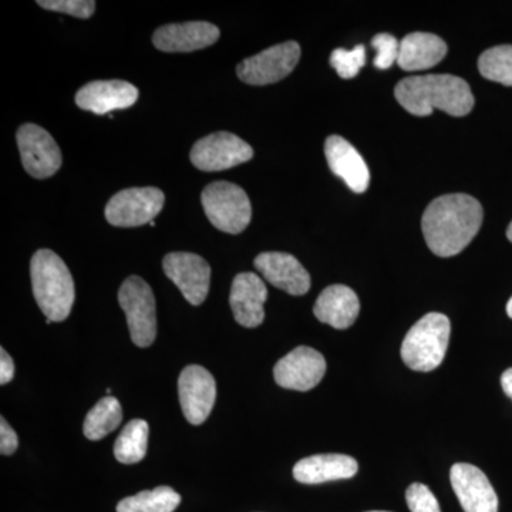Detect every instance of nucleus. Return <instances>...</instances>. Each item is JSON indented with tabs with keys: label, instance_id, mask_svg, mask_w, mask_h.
Here are the masks:
<instances>
[{
	"label": "nucleus",
	"instance_id": "1",
	"mask_svg": "<svg viewBox=\"0 0 512 512\" xmlns=\"http://www.w3.org/2000/svg\"><path fill=\"white\" fill-rule=\"evenodd\" d=\"M480 202L467 194L436 198L424 211L421 228L430 251L441 258L458 255L476 238L483 224Z\"/></svg>",
	"mask_w": 512,
	"mask_h": 512
},
{
	"label": "nucleus",
	"instance_id": "2",
	"mask_svg": "<svg viewBox=\"0 0 512 512\" xmlns=\"http://www.w3.org/2000/svg\"><path fill=\"white\" fill-rule=\"evenodd\" d=\"M394 96L404 110L417 117L430 116L434 109L464 117L476 104L466 80L453 74L406 77L397 84Z\"/></svg>",
	"mask_w": 512,
	"mask_h": 512
},
{
	"label": "nucleus",
	"instance_id": "3",
	"mask_svg": "<svg viewBox=\"0 0 512 512\" xmlns=\"http://www.w3.org/2000/svg\"><path fill=\"white\" fill-rule=\"evenodd\" d=\"M33 295L46 323L63 322L72 312L76 292L73 276L56 252L39 249L30 261Z\"/></svg>",
	"mask_w": 512,
	"mask_h": 512
},
{
	"label": "nucleus",
	"instance_id": "4",
	"mask_svg": "<svg viewBox=\"0 0 512 512\" xmlns=\"http://www.w3.org/2000/svg\"><path fill=\"white\" fill-rule=\"evenodd\" d=\"M450 319L431 312L413 326L402 345L404 365L416 372H431L443 363L450 342Z\"/></svg>",
	"mask_w": 512,
	"mask_h": 512
},
{
	"label": "nucleus",
	"instance_id": "5",
	"mask_svg": "<svg viewBox=\"0 0 512 512\" xmlns=\"http://www.w3.org/2000/svg\"><path fill=\"white\" fill-rule=\"evenodd\" d=\"M201 202L208 220L222 232L241 234L251 222V201L237 184L215 181L204 188Z\"/></svg>",
	"mask_w": 512,
	"mask_h": 512
},
{
	"label": "nucleus",
	"instance_id": "6",
	"mask_svg": "<svg viewBox=\"0 0 512 512\" xmlns=\"http://www.w3.org/2000/svg\"><path fill=\"white\" fill-rule=\"evenodd\" d=\"M119 303L126 313L131 340L138 348L153 345L157 336L156 298L140 276H128L119 289Z\"/></svg>",
	"mask_w": 512,
	"mask_h": 512
},
{
	"label": "nucleus",
	"instance_id": "7",
	"mask_svg": "<svg viewBox=\"0 0 512 512\" xmlns=\"http://www.w3.org/2000/svg\"><path fill=\"white\" fill-rule=\"evenodd\" d=\"M164 192L156 187L127 188L106 205V220L113 227L134 228L151 224L163 210Z\"/></svg>",
	"mask_w": 512,
	"mask_h": 512
},
{
	"label": "nucleus",
	"instance_id": "8",
	"mask_svg": "<svg viewBox=\"0 0 512 512\" xmlns=\"http://www.w3.org/2000/svg\"><path fill=\"white\" fill-rule=\"evenodd\" d=\"M254 157V150L242 138L228 131H218L201 138L192 147L191 163L198 170L214 173L239 164L248 163Z\"/></svg>",
	"mask_w": 512,
	"mask_h": 512
},
{
	"label": "nucleus",
	"instance_id": "9",
	"mask_svg": "<svg viewBox=\"0 0 512 512\" xmlns=\"http://www.w3.org/2000/svg\"><path fill=\"white\" fill-rule=\"evenodd\" d=\"M299 59H301V46L291 40V42L269 47L259 55L239 63L238 77L251 86L278 83L293 72Z\"/></svg>",
	"mask_w": 512,
	"mask_h": 512
},
{
	"label": "nucleus",
	"instance_id": "10",
	"mask_svg": "<svg viewBox=\"0 0 512 512\" xmlns=\"http://www.w3.org/2000/svg\"><path fill=\"white\" fill-rule=\"evenodd\" d=\"M20 158L26 173L37 180L52 177L62 167V151L55 138L37 124H23L16 133Z\"/></svg>",
	"mask_w": 512,
	"mask_h": 512
},
{
	"label": "nucleus",
	"instance_id": "11",
	"mask_svg": "<svg viewBox=\"0 0 512 512\" xmlns=\"http://www.w3.org/2000/svg\"><path fill=\"white\" fill-rule=\"evenodd\" d=\"M163 268L188 303L194 306L204 303L211 285V266L204 258L190 252H171L164 256Z\"/></svg>",
	"mask_w": 512,
	"mask_h": 512
},
{
	"label": "nucleus",
	"instance_id": "12",
	"mask_svg": "<svg viewBox=\"0 0 512 512\" xmlns=\"http://www.w3.org/2000/svg\"><path fill=\"white\" fill-rule=\"evenodd\" d=\"M178 396L188 423L200 426L210 417L217 399V383L205 367H185L178 379Z\"/></svg>",
	"mask_w": 512,
	"mask_h": 512
},
{
	"label": "nucleus",
	"instance_id": "13",
	"mask_svg": "<svg viewBox=\"0 0 512 512\" xmlns=\"http://www.w3.org/2000/svg\"><path fill=\"white\" fill-rule=\"evenodd\" d=\"M326 373V360L318 350L299 346L275 365V382L284 389L308 392Z\"/></svg>",
	"mask_w": 512,
	"mask_h": 512
},
{
	"label": "nucleus",
	"instance_id": "14",
	"mask_svg": "<svg viewBox=\"0 0 512 512\" xmlns=\"http://www.w3.org/2000/svg\"><path fill=\"white\" fill-rule=\"evenodd\" d=\"M450 480L464 511L498 512L497 493L480 468L467 463L454 464Z\"/></svg>",
	"mask_w": 512,
	"mask_h": 512
},
{
	"label": "nucleus",
	"instance_id": "15",
	"mask_svg": "<svg viewBox=\"0 0 512 512\" xmlns=\"http://www.w3.org/2000/svg\"><path fill=\"white\" fill-rule=\"evenodd\" d=\"M254 264L269 284L289 295H305L311 289V275L295 256L284 252H264L256 256Z\"/></svg>",
	"mask_w": 512,
	"mask_h": 512
},
{
	"label": "nucleus",
	"instance_id": "16",
	"mask_svg": "<svg viewBox=\"0 0 512 512\" xmlns=\"http://www.w3.org/2000/svg\"><path fill=\"white\" fill-rule=\"evenodd\" d=\"M268 299L265 282L252 272H242L232 281L229 305L234 318L244 328H258L265 319L264 305Z\"/></svg>",
	"mask_w": 512,
	"mask_h": 512
},
{
	"label": "nucleus",
	"instance_id": "17",
	"mask_svg": "<svg viewBox=\"0 0 512 512\" xmlns=\"http://www.w3.org/2000/svg\"><path fill=\"white\" fill-rule=\"evenodd\" d=\"M220 29L210 22H185L161 26L153 36L154 46L165 53H190L214 45Z\"/></svg>",
	"mask_w": 512,
	"mask_h": 512
},
{
	"label": "nucleus",
	"instance_id": "18",
	"mask_svg": "<svg viewBox=\"0 0 512 512\" xmlns=\"http://www.w3.org/2000/svg\"><path fill=\"white\" fill-rule=\"evenodd\" d=\"M138 90L124 80H96L87 83L76 94V104L84 111L103 114L124 110L136 104Z\"/></svg>",
	"mask_w": 512,
	"mask_h": 512
},
{
	"label": "nucleus",
	"instance_id": "19",
	"mask_svg": "<svg viewBox=\"0 0 512 512\" xmlns=\"http://www.w3.org/2000/svg\"><path fill=\"white\" fill-rule=\"evenodd\" d=\"M325 154L332 173L342 178L350 190L362 194L369 188V167L348 140L330 136L325 143Z\"/></svg>",
	"mask_w": 512,
	"mask_h": 512
},
{
	"label": "nucleus",
	"instance_id": "20",
	"mask_svg": "<svg viewBox=\"0 0 512 512\" xmlns=\"http://www.w3.org/2000/svg\"><path fill=\"white\" fill-rule=\"evenodd\" d=\"M359 466L355 458L345 454H318L298 461L293 477L302 484H322L356 476Z\"/></svg>",
	"mask_w": 512,
	"mask_h": 512
},
{
	"label": "nucleus",
	"instance_id": "21",
	"mask_svg": "<svg viewBox=\"0 0 512 512\" xmlns=\"http://www.w3.org/2000/svg\"><path fill=\"white\" fill-rule=\"evenodd\" d=\"M359 312V298L353 289L345 285H332L323 289L313 308L319 322L340 330L350 328L356 322Z\"/></svg>",
	"mask_w": 512,
	"mask_h": 512
},
{
	"label": "nucleus",
	"instance_id": "22",
	"mask_svg": "<svg viewBox=\"0 0 512 512\" xmlns=\"http://www.w3.org/2000/svg\"><path fill=\"white\" fill-rule=\"evenodd\" d=\"M447 55V45L431 33H410L400 42L397 64L406 72H420L439 64Z\"/></svg>",
	"mask_w": 512,
	"mask_h": 512
},
{
	"label": "nucleus",
	"instance_id": "23",
	"mask_svg": "<svg viewBox=\"0 0 512 512\" xmlns=\"http://www.w3.org/2000/svg\"><path fill=\"white\" fill-rule=\"evenodd\" d=\"M123 409L116 397L106 396L87 413L83 424V433L87 439L97 441L104 439L120 426Z\"/></svg>",
	"mask_w": 512,
	"mask_h": 512
},
{
	"label": "nucleus",
	"instance_id": "24",
	"mask_svg": "<svg viewBox=\"0 0 512 512\" xmlns=\"http://www.w3.org/2000/svg\"><path fill=\"white\" fill-rule=\"evenodd\" d=\"M180 504L181 495L173 488L161 485L124 498L117 505V512H174Z\"/></svg>",
	"mask_w": 512,
	"mask_h": 512
},
{
	"label": "nucleus",
	"instance_id": "25",
	"mask_svg": "<svg viewBox=\"0 0 512 512\" xmlns=\"http://www.w3.org/2000/svg\"><path fill=\"white\" fill-rule=\"evenodd\" d=\"M148 433L150 427L146 420H131L114 444V456L117 461L123 464H137L144 460L147 454Z\"/></svg>",
	"mask_w": 512,
	"mask_h": 512
},
{
	"label": "nucleus",
	"instance_id": "26",
	"mask_svg": "<svg viewBox=\"0 0 512 512\" xmlns=\"http://www.w3.org/2000/svg\"><path fill=\"white\" fill-rule=\"evenodd\" d=\"M478 70L485 79L512 87V46L485 50L478 59Z\"/></svg>",
	"mask_w": 512,
	"mask_h": 512
},
{
	"label": "nucleus",
	"instance_id": "27",
	"mask_svg": "<svg viewBox=\"0 0 512 512\" xmlns=\"http://www.w3.org/2000/svg\"><path fill=\"white\" fill-rule=\"evenodd\" d=\"M366 63V49L357 45L355 49H336L330 55V64L342 79H353Z\"/></svg>",
	"mask_w": 512,
	"mask_h": 512
},
{
	"label": "nucleus",
	"instance_id": "28",
	"mask_svg": "<svg viewBox=\"0 0 512 512\" xmlns=\"http://www.w3.org/2000/svg\"><path fill=\"white\" fill-rule=\"evenodd\" d=\"M37 5L52 12L66 13L79 19H90L96 10L93 0H37Z\"/></svg>",
	"mask_w": 512,
	"mask_h": 512
},
{
	"label": "nucleus",
	"instance_id": "29",
	"mask_svg": "<svg viewBox=\"0 0 512 512\" xmlns=\"http://www.w3.org/2000/svg\"><path fill=\"white\" fill-rule=\"evenodd\" d=\"M372 46L375 47V66L377 69H390L399 59L400 43L396 37L389 33H380L372 39Z\"/></svg>",
	"mask_w": 512,
	"mask_h": 512
},
{
	"label": "nucleus",
	"instance_id": "30",
	"mask_svg": "<svg viewBox=\"0 0 512 512\" xmlns=\"http://www.w3.org/2000/svg\"><path fill=\"white\" fill-rule=\"evenodd\" d=\"M406 501L412 512H441L439 501L424 484L410 485L406 491Z\"/></svg>",
	"mask_w": 512,
	"mask_h": 512
},
{
	"label": "nucleus",
	"instance_id": "31",
	"mask_svg": "<svg viewBox=\"0 0 512 512\" xmlns=\"http://www.w3.org/2000/svg\"><path fill=\"white\" fill-rule=\"evenodd\" d=\"M19 447L18 434L10 427L5 417L0 419V453L2 456H12Z\"/></svg>",
	"mask_w": 512,
	"mask_h": 512
},
{
	"label": "nucleus",
	"instance_id": "32",
	"mask_svg": "<svg viewBox=\"0 0 512 512\" xmlns=\"http://www.w3.org/2000/svg\"><path fill=\"white\" fill-rule=\"evenodd\" d=\"M15 377V363L5 349L0 350V384L5 386Z\"/></svg>",
	"mask_w": 512,
	"mask_h": 512
},
{
	"label": "nucleus",
	"instance_id": "33",
	"mask_svg": "<svg viewBox=\"0 0 512 512\" xmlns=\"http://www.w3.org/2000/svg\"><path fill=\"white\" fill-rule=\"evenodd\" d=\"M501 386H503L504 393L512 400V367L505 370L501 376Z\"/></svg>",
	"mask_w": 512,
	"mask_h": 512
},
{
	"label": "nucleus",
	"instance_id": "34",
	"mask_svg": "<svg viewBox=\"0 0 512 512\" xmlns=\"http://www.w3.org/2000/svg\"><path fill=\"white\" fill-rule=\"evenodd\" d=\"M507 313H508V316H510V318L512 319V296H511L510 301H508V303H507Z\"/></svg>",
	"mask_w": 512,
	"mask_h": 512
},
{
	"label": "nucleus",
	"instance_id": "35",
	"mask_svg": "<svg viewBox=\"0 0 512 512\" xmlns=\"http://www.w3.org/2000/svg\"><path fill=\"white\" fill-rule=\"evenodd\" d=\"M507 238L510 239V241L512 242V222L510 224V227H508L507 229Z\"/></svg>",
	"mask_w": 512,
	"mask_h": 512
},
{
	"label": "nucleus",
	"instance_id": "36",
	"mask_svg": "<svg viewBox=\"0 0 512 512\" xmlns=\"http://www.w3.org/2000/svg\"><path fill=\"white\" fill-rule=\"evenodd\" d=\"M369 512H389V511H369Z\"/></svg>",
	"mask_w": 512,
	"mask_h": 512
}]
</instances>
